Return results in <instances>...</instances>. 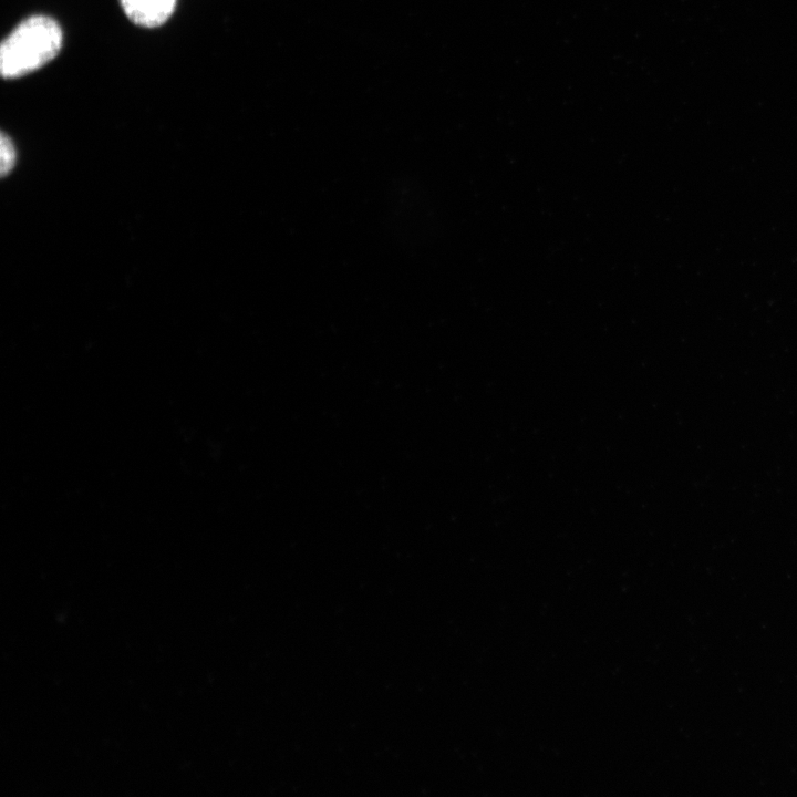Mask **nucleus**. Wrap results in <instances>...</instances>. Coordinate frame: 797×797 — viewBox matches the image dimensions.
Here are the masks:
<instances>
[{
    "label": "nucleus",
    "instance_id": "f03ea898",
    "mask_svg": "<svg viewBox=\"0 0 797 797\" xmlns=\"http://www.w3.org/2000/svg\"><path fill=\"white\" fill-rule=\"evenodd\" d=\"M127 19L142 28H157L173 15L177 0H118Z\"/></svg>",
    "mask_w": 797,
    "mask_h": 797
},
{
    "label": "nucleus",
    "instance_id": "7ed1b4c3",
    "mask_svg": "<svg viewBox=\"0 0 797 797\" xmlns=\"http://www.w3.org/2000/svg\"><path fill=\"white\" fill-rule=\"evenodd\" d=\"M1 148V174L7 175L14 166L17 159V152L11 137L4 132L1 133L0 138Z\"/></svg>",
    "mask_w": 797,
    "mask_h": 797
},
{
    "label": "nucleus",
    "instance_id": "f257e3e1",
    "mask_svg": "<svg viewBox=\"0 0 797 797\" xmlns=\"http://www.w3.org/2000/svg\"><path fill=\"white\" fill-rule=\"evenodd\" d=\"M63 46V30L45 14L19 22L0 45V73L13 80L35 72L54 60Z\"/></svg>",
    "mask_w": 797,
    "mask_h": 797
}]
</instances>
